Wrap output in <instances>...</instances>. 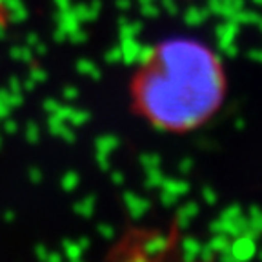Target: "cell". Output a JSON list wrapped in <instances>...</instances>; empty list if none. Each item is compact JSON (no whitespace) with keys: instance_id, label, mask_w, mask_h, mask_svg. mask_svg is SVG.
Listing matches in <instances>:
<instances>
[{"instance_id":"cell-1","label":"cell","mask_w":262,"mask_h":262,"mask_svg":"<svg viewBox=\"0 0 262 262\" xmlns=\"http://www.w3.org/2000/svg\"><path fill=\"white\" fill-rule=\"evenodd\" d=\"M228 95L221 55L206 42L175 37L147 49L129 80L133 113L164 133L184 135L215 119Z\"/></svg>"}]
</instances>
